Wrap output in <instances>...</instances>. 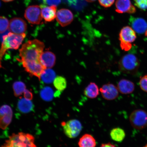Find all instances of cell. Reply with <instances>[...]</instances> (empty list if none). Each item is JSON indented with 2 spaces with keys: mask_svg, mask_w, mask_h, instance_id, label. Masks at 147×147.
Wrapping results in <instances>:
<instances>
[{
  "mask_svg": "<svg viewBox=\"0 0 147 147\" xmlns=\"http://www.w3.org/2000/svg\"><path fill=\"white\" fill-rule=\"evenodd\" d=\"M64 134L71 139L75 138L78 136L82 130L81 123L78 119H71L62 123Z\"/></svg>",
  "mask_w": 147,
  "mask_h": 147,
  "instance_id": "cell-7",
  "label": "cell"
},
{
  "mask_svg": "<svg viewBox=\"0 0 147 147\" xmlns=\"http://www.w3.org/2000/svg\"><path fill=\"white\" fill-rule=\"evenodd\" d=\"M99 2L102 6L105 8L111 7L115 1V0H98Z\"/></svg>",
  "mask_w": 147,
  "mask_h": 147,
  "instance_id": "cell-29",
  "label": "cell"
},
{
  "mask_svg": "<svg viewBox=\"0 0 147 147\" xmlns=\"http://www.w3.org/2000/svg\"><path fill=\"white\" fill-rule=\"evenodd\" d=\"M117 88L119 92L122 94H128L133 93L135 90V85L131 81L122 79L117 84Z\"/></svg>",
  "mask_w": 147,
  "mask_h": 147,
  "instance_id": "cell-16",
  "label": "cell"
},
{
  "mask_svg": "<svg viewBox=\"0 0 147 147\" xmlns=\"http://www.w3.org/2000/svg\"><path fill=\"white\" fill-rule=\"evenodd\" d=\"M45 47L43 42L37 39L26 42L20 49V56L21 58L20 61L22 64L41 62L40 57Z\"/></svg>",
  "mask_w": 147,
  "mask_h": 147,
  "instance_id": "cell-1",
  "label": "cell"
},
{
  "mask_svg": "<svg viewBox=\"0 0 147 147\" xmlns=\"http://www.w3.org/2000/svg\"><path fill=\"white\" fill-rule=\"evenodd\" d=\"M13 111L11 108L8 105L0 107V128L5 129L11 122Z\"/></svg>",
  "mask_w": 147,
  "mask_h": 147,
  "instance_id": "cell-9",
  "label": "cell"
},
{
  "mask_svg": "<svg viewBox=\"0 0 147 147\" xmlns=\"http://www.w3.org/2000/svg\"><path fill=\"white\" fill-rule=\"evenodd\" d=\"M25 17L29 23L33 24H39L42 20L41 9L38 5L29 6L25 10Z\"/></svg>",
  "mask_w": 147,
  "mask_h": 147,
  "instance_id": "cell-8",
  "label": "cell"
},
{
  "mask_svg": "<svg viewBox=\"0 0 147 147\" xmlns=\"http://www.w3.org/2000/svg\"><path fill=\"white\" fill-rule=\"evenodd\" d=\"M41 63L47 68L53 67L56 63V57L50 51H45L42 53L40 57Z\"/></svg>",
  "mask_w": 147,
  "mask_h": 147,
  "instance_id": "cell-15",
  "label": "cell"
},
{
  "mask_svg": "<svg viewBox=\"0 0 147 147\" xmlns=\"http://www.w3.org/2000/svg\"><path fill=\"white\" fill-rule=\"evenodd\" d=\"M1 147H8V146H7L5 144L4 145V146H2Z\"/></svg>",
  "mask_w": 147,
  "mask_h": 147,
  "instance_id": "cell-36",
  "label": "cell"
},
{
  "mask_svg": "<svg viewBox=\"0 0 147 147\" xmlns=\"http://www.w3.org/2000/svg\"><path fill=\"white\" fill-rule=\"evenodd\" d=\"M79 147H96V140L90 134H84L79 140L78 142Z\"/></svg>",
  "mask_w": 147,
  "mask_h": 147,
  "instance_id": "cell-18",
  "label": "cell"
},
{
  "mask_svg": "<svg viewBox=\"0 0 147 147\" xmlns=\"http://www.w3.org/2000/svg\"><path fill=\"white\" fill-rule=\"evenodd\" d=\"M2 1L5 2H9L13 1L14 0H2Z\"/></svg>",
  "mask_w": 147,
  "mask_h": 147,
  "instance_id": "cell-33",
  "label": "cell"
},
{
  "mask_svg": "<svg viewBox=\"0 0 147 147\" xmlns=\"http://www.w3.org/2000/svg\"><path fill=\"white\" fill-rule=\"evenodd\" d=\"M86 1L88 2L91 3L93 2L94 1H96V0H86Z\"/></svg>",
  "mask_w": 147,
  "mask_h": 147,
  "instance_id": "cell-34",
  "label": "cell"
},
{
  "mask_svg": "<svg viewBox=\"0 0 147 147\" xmlns=\"http://www.w3.org/2000/svg\"><path fill=\"white\" fill-rule=\"evenodd\" d=\"M41 98L46 101H50L54 96V92L52 88L47 87L44 88L40 93Z\"/></svg>",
  "mask_w": 147,
  "mask_h": 147,
  "instance_id": "cell-25",
  "label": "cell"
},
{
  "mask_svg": "<svg viewBox=\"0 0 147 147\" xmlns=\"http://www.w3.org/2000/svg\"><path fill=\"white\" fill-rule=\"evenodd\" d=\"M1 1H0V7H1Z\"/></svg>",
  "mask_w": 147,
  "mask_h": 147,
  "instance_id": "cell-38",
  "label": "cell"
},
{
  "mask_svg": "<svg viewBox=\"0 0 147 147\" xmlns=\"http://www.w3.org/2000/svg\"><path fill=\"white\" fill-rule=\"evenodd\" d=\"M9 22L7 18L0 16V34L4 32L9 28Z\"/></svg>",
  "mask_w": 147,
  "mask_h": 147,
  "instance_id": "cell-26",
  "label": "cell"
},
{
  "mask_svg": "<svg viewBox=\"0 0 147 147\" xmlns=\"http://www.w3.org/2000/svg\"><path fill=\"white\" fill-rule=\"evenodd\" d=\"M61 0H44V3L49 6H57L61 3Z\"/></svg>",
  "mask_w": 147,
  "mask_h": 147,
  "instance_id": "cell-30",
  "label": "cell"
},
{
  "mask_svg": "<svg viewBox=\"0 0 147 147\" xmlns=\"http://www.w3.org/2000/svg\"><path fill=\"white\" fill-rule=\"evenodd\" d=\"M56 20L62 27L67 26L71 24L74 20L72 12L69 9H61L57 13Z\"/></svg>",
  "mask_w": 147,
  "mask_h": 147,
  "instance_id": "cell-12",
  "label": "cell"
},
{
  "mask_svg": "<svg viewBox=\"0 0 147 147\" xmlns=\"http://www.w3.org/2000/svg\"><path fill=\"white\" fill-rule=\"evenodd\" d=\"M135 4L138 8L143 10L147 9V0H134Z\"/></svg>",
  "mask_w": 147,
  "mask_h": 147,
  "instance_id": "cell-27",
  "label": "cell"
},
{
  "mask_svg": "<svg viewBox=\"0 0 147 147\" xmlns=\"http://www.w3.org/2000/svg\"><path fill=\"white\" fill-rule=\"evenodd\" d=\"M13 87L14 95L16 97L20 96L26 90L25 84L22 82H16L13 84Z\"/></svg>",
  "mask_w": 147,
  "mask_h": 147,
  "instance_id": "cell-24",
  "label": "cell"
},
{
  "mask_svg": "<svg viewBox=\"0 0 147 147\" xmlns=\"http://www.w3.org/2000/svg\"><path fill=\"white\" fill-rule=\"evenodd\" d=\"M53 84L55 88L60 92L64 91L67 87V80L64 77L61 76L56 77Z\"/></svg>",
  "mask_w": 147,
  "mask_h": 147,
  "instance_id": "cell-23",
  "label": "cell"
},
{
  "mask_svg": "<svg viewBox=\"0 0 147 147\" xmlns=\"http://www.w3.org/2000/svg\"><path fill=\"white\" fill-rule=\"evenodd\" d=\"M110 136L113 141L117 142H121L125 137L126 133L123 129L117 127L111 130L110 132Z\"/></svg>",
  "mask_w": 147,
  "mask_h": 147,
  "instance_id": "cell-20",
  "label": "cell"
},
{
  "mask_svg": "<svg viewBox=\"0 0 147 147\" xmlns=\"http://www.w3.org/2000/svg\"><path fill=\"white\" fill-rule=\"evenodd\" d=\"M27 28L26 23L21 18H14L9 22V30L13 34H25Z\"/></svg>",
  "mask_w": 147,
  "mask_h": 147,
  "instance_id": "cell-10",
  "label": "cell"
},
{
  "mask_svg": "<svg viewBox=\"0 0 147 147\" xmlns=\"http://www.w3.org/2000/svg\"><path fill=\"white\" fill-rule=\"evenodd\" d=\"M140 62L137 57L131 54L125 55L119 62V69L127 74H134L136 73L140 67Z\"/></svg>",
  "mask_w": 147,
  "mask_h": 147,
  "instance_id": "cell-4",
  "label": "cell"
},
{
  "mask_svg": "<svg viewBox=\"0 0 147 147\" xmlns=\"http://www.w3.org/2000/svg\"><path fill=\"white\" fill-rule=\"evenodd\" d=\"M131 27L126 26L121 29L119 35L120 46L122 50L127 51L131 49L132 44L137 38L136 33Z\"/></svg>",
  "mask_w": 147,
  "mask_h": 147,
  "instance_id": "cell-5",
  "label": "cell"
},
{
  "mask_svg": "<svg viewBox=\"0 0 147 147\" xmlns=\"http://www.w3.org/2000/svg\"><path fill=\"white\" fill-rule=\"evenodd\" d=\"M100 147H117L115 145L111 143H102L101 144Z\"/></svg>",
  "mask_w": 147,
  "mask_h": 147,
  "instance_id": "cell-32",
  "label": "cell"
},
{
  "mask_svg": "<svg viewBox=\"0 0 147 147\" xmlns=\"http://www.w3.org/2000/svg\"><path fill=\"white\" fill-rule=\"evenodd\" d=\"M100 91L103 98L107 100H113L119 96L118 89L112 84L108 83L103 85Z\"/></svg>",
  "mask_w": 147,
  "mask_h": 147,
  "instance_id": "cell-11",
  "label": "cell"
},
{
  "mask_svg": "<svg viewBox=\"0 0 147 147\" xmlns=\"http://www.w3.org/2000/svg\"><path fill=\"white\" fill-rule=\"evenodd\" d=\"M25 36V34H18L11 32L3 36L0 49V69L2 67L1 60L5 52L9 49L19 48Z\"/></svg>",
  "mask_w": 147,
  "mask_h": 147,
  "instance_id": "cell-2",
  "label": "cell"
},
{
  "mask_svg": "<svg viewBox=\"0 0 147 147\" xmlns=\"http://www.w3.org/2000/svg\"><path fill=\"white\" fill-rule=\"evenodd\" d=\"M143 147H147V144H146V145H145V146Z\"/></svg>",
  "mask_w": 147,
  "mask_h": 147,
  "instance_id": "cell-37",
  "label": "cell"
},
{
  "mask_svg": "<svg viewBox=\"0 0 147 147\" xmlns=\"http://www.w3.org/2000/svg\"><path fill=\"white\" fill-rule=\"evenodd\" d=\"M145 36H146L147 38V29L146 31V32H145Z\"/></svg>",
  "mask_w": 147,
  "mask_h": 147,
  "instance_id": "cell-35",
  "label": "cell"
},
{
  "mask_svg": "<svg viewBox=\"0 0 147 147\" xmlns=\"http://www.w3.org/2000/svg\"><path fill=\"white\" fill-rule=\"evenodd\" d=\"M130 22L132 28L139 34H143L147 29V23L145 20L141 18L131 17Z\"/></svg>",
  "mask_w": 147,
  "mask_h": 147,
  "instance_id": "cell-14",
  "label": "cell"
},
{
  "mask_svg": "<svg viewBox=\"0 0 147 147\" xmlns=\"http://www.w3.org/2000/svg\"><path fill=\"white\" fill-rule=\"evenodd\" d=\"M18 109L22 113H27L32 111L33 104L30 100L25 98L20 99L18 103Z\"/></svg>",
  "mask_w": 147,
  "mask_h": 147,
  "instance_id": "cell-21",
  "label": "cell"
},
{
  "mask_svg": "<svg viewBox=\"0 0 147 147\" xmlns=\"http://www.w3.org/2000/svg\"><path fill=\"white\" fill-rule=\"evenodd\" d=\"M24 94V96L25 98L29 100H32L33 97V94L30 91L28 90H26Z\"/></svg>",
  "mask_w": 147,
  "mask_h": 147,
  "instance_id": "cell-31",
  "label": "cell"
},
{
  "mask_svg": "<svg viewBox=\"0 0 147 147\" xmlns=\"http://www.w3.org/2000/svg\"><path fill=\"white\" fill-rule=\"evenodd\" d=\"M115 7L116 11L119 13H127L132 14L136 11V7L132 4L130 0H117Z\"/></svg>",
  "mask_w": 147,
  "mask_h": 147,
  "instance_id": "cell-13",
  "label": "cell"
},
{
  "mask_svg": "<svg viewBox=\"0 0 147 147\" xmlns=\"http://www.w3.org/2000/svg\"><path fill=\"white\" fill-rule=\"evenodd\" d=\"M56 6L43 7L41 9L42 17L46 22L53 21L56 18Z\"/></svg>",
  "mask_w": 147,
  "mask_h": 147,
  "instance_id": "cell-17",
  "label": "cell"
},
{
  "mask_svg": "<svg viewBox=\"0 0 147 147\" xmlns=\"http://www.w3.org/2000/svg\"><path fill=\"white\" fill-rule=\"evenodd\" d=\"M56 76V73L53 70L50 68L47 69L42 74L41 79L46 84H51L54 82Z\"/></svg>",
  "mask_w": 147,
  "mask_h": 147,
  "instance_id": "cell-22",
  "label": "cell"
},
{
  "mask_svg": "<svg viewBox=\"0 0 147 147\" xmlns=\"http://www.w3.org/2000/svg\"><path fill=\"white\" fill-rule=\"evenodd\" d=\"M5 145L8 147H37L34 138L31 134L21 132L9 137Z\"/></svg>",
  "mask_w": 147,
  "mask_h": 147,
  "instance_id": "cell-3",
  "label": "cell"
},
{
  "mask_svg": "<svg viewBox=\"0 0 147 147\" xmlns=\"http://www.w3.org/2000/svg\"><path fill=\"white\" fill-rule=\"evenodd\" d=\"M98 86L94 82H91L84 90V94L88 98L94 99L96 98L99 95Z\"/></svg>",
  "mask_w": 147,
  "mask_h": 147,
  "instance_id": "cell-19",
  "label": "cell"
},
{
  "mask_svg": "<svg viewBox=\"0 0 147 147\" xmlns=\"http://www.w3.org/2000/svg\"><path fill=\"white\" fill-rule=\"evenodd\" d=\"M139 86L142 90L147 92V75L142 77L140 79Z\"/></svg>",
  "mask_w": 147,
  "mask_h": 147,
  "instance_id": "cell-28",
  "label": "cell"
},
{
  "mask_svg": "<svg viewBox=\"0 0 147 147\" xmlns=\"http://www.w3.org/2000/svg\"><path fill=\"white\" fill-rule=\"evenodd\" d=\"M130 124L138 130H142L147 127V113L144 110L137 109L132 112L129 116Z\"/></svg>",
  "mask_w": 147,
  "mask_h": 147,
  "instance_id": "cell-6",
  "label": "cell"
}]
</instances>
